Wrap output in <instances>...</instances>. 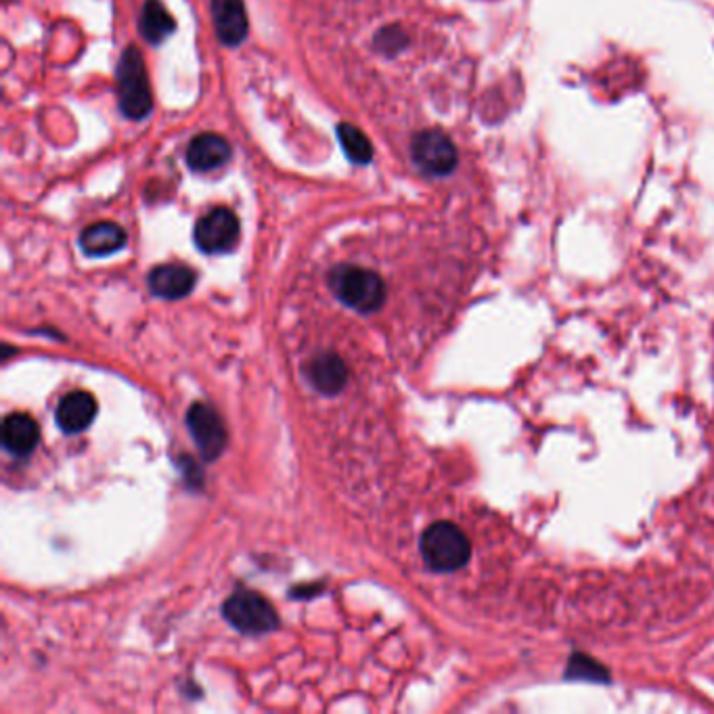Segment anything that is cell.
<instances>
[{
    "label": "cell",
    "mask_w": 714,
    "mask_h": 714,
    "mask_svg": "<svg viewBox=\"0 0 714 714\" xmlns=\"http://www.w3.org/2000/svg\"><path fill=\"white\" fill-rule=\"evenodd\" d=\"M411 156L417 168L430 177H446L460 163L455 143L442 131H423L415 135Z\"/></svg>",
    "instance_id": "obj_5"
},
{
    "label": "cell",
    "mask_w": 714,
    "mask_h": 714,
    "mask_svg": "<svg viewBox=\"0 0 714 714\" xmlns=\"http://www.w3.org/2000/svg\"><path fill=\"white\" fill-rule=\"evenodd\" d=\"M329 287L342 304L363 315L379 310L386 302V285L382 276L361 267H336L329 273Z\"/></svg>",
    "instance_id": "obj_1"
},
{
    "label": "cell",
    "mask_w": 714,
    "mask_h": 714,
    "mask_svg": "<svg viewBox=\"0 0 714 714\" xmlns=\"http://www.w3.org/2000/svg\"><path fill=\"white\" fill-rule=\"evenodd\" d=\"M409 45V36L398 27V25H388V27H382L375 38H373V46L386 55V57H394L398 55L405 46Z\"/></svg>",
    "instance_id": "obj_17"
},
{
    "label": "cell",
    "mask_w": 714,
    "mask_h": 714,
    "mask_svg": "<svg viewBox=\"0 0 714 714\" xmlns=\"http://www.w3.org/2000/svg\"><path fill=\"white\" fill-rule=\"evenodd\" d=\"M212 20L218 41L225 46H239L250 32L243 0H212Z\"/></svg>",
    "instance_id": "obj_8"
},
{
    "label": "cell",
    "mask_w": 714,
    "mask_h": 714,
    "mask_svg": "<svg viewBox=\"0 0 714 714\" xmlns=\"http://www.w3.org/2000/svg\"><path fill=\"white\" fill-rule=\"evenodd\" d=\"M138 27L147 43L161 45L177 30V22L160 0H147L143 7V13H140Z\"/></svg>",
    "instance_id": "obj_15"
},
{
    "label": "cell",
    "mask_w": 714,
    "mask_h": 714,
    "mask_svg": "<svg viewBox=\"0 0 714 714\" xmlns=\"http://www.w3.org/2000/svg\"><path fill=\"white\" fill-rule=\"evenodd\" d=\"M336 133H338V140H340L348 160L354 161L359 166L371 163V160H373V145L359 126L342 122V124H338Z\"/></svg>",
    "instance_id": "obj_16"
},
{
    "label": "cell",
    "mask_w": 714,
    "mask_h": 714,
    "mask_svg": "<svg viewBox=\"0 0 714 714\" xmlns=\"http://www.w3.org/2000/svg\"><path fill=\"white\" fill-rule=\"evenodd\" d=\"M225 619L241 633L246 635H262L273 631L279 619H276L275 608L253 591H235L223 605Z\"/></svg>",
    "instance_id": "obj_4"
},
{
    "label": "cell",
    "mask_w": 714,
    "mask_h": 714,
    "mask_svg": "<svg viewBox=\"0 0 714 714\" xmlns=\"http://www.w3.org/2000/svg\"><path fill=\"white\" fill-rule=\"evenodd\" d=\"M186 428L204 460L214 461L223 455L227 446V428L214 407L195 403L186 413Z\"/></svg>",
    "instance_id": "obj_7"
},
{
    "label": "cell",
    "mask_w": 714,
    "mask_h": 714,
    "mask_svg": "<svg viewBox=\"0 0 714 714\" xmlns=\"http://www.w3.org/2000/svg\"><path fill=\"white\" fill-rule=\"evenodd\" d=\"M197 275L184 264H160L149 273V290L163 299H181L193 292Z\"/></svg>",
    "instance_id": "obj_10"
},
{
    "label": "cell",
    "mask_w": 714,
    "mask_h": 714,
    "mask_svg": "<svg viewBox=\"0 0 714 714\" xmlns=\"http://www.w3.org/2000/svg\"><path fill=\"white\" fill-rule=\"evenodd\" d=\"M115 78H117V103L122 114L131 120H143L151 114L154 97L149 89L145 61L137 46L124 48L117 61Z\"/></svg>",
    "instance_id": "obj_2"
},
{
    "label": "cell",
    "mask_w": 714,
    "mask_h": 714,
    "mask_svg": "<svg viewBox=\"0 0 714 714\" xmlns=\"http://www.w3.org/2000/svg\"><path fill=\"white\" fill-rule=\"evenodd\" d=\"M41 440L38 423L25 413H11L2 421V444L9 453L25 457L30 455Z\"/></svg>",
    "instance_id": "obj_11"
},
{
    "label": "cell",
    "mask_w": 714,
    "mask_h": 714,
    "mask_svg": "<svg viewBox=\"0 0 714 714\" xmlns=\"http://www.w3.org/2000/svg\"><path fill=\"white\" fill-rule=\"evenodd\" d=\"M193 237L202 252H230L239 241V218L229 207H214L197 220Z\"/></svg>",
    "instance_id": "obj_6"
},
{
    "label": "cell",
    "mask_w": 714,
    "mask_h": 714,
    "mask_svg": "<svg viewBox=\"0 0 714 714\" xmlns=\"http://www.w3.org/2000/svg\"><path fill=\"white\" fill-rule=\"evenodd\" d=\"M55 417L64 432H84L97 417V400L89 392H71L59 403Z\"/></svg>",
    "instance_id": "obj_12"
},
{
    "label": "cell",
    "mask_w": 714,
    "mask_h": 714,
    "mask_svg": "<svg viewBox=\"0 0 714 714\" xmlns=\"http://www.w3.org/2000/svg\"><path fill=\"white\" fill-rule=\"evenodd\" d=\"M306 377L315 390L333 396V394L344 390L345 382H348V369L338 354L327 352V354H319L317 359L310 361V365L306 367Z\"/></svg>",
    "instance_id": "obj_13"
},
{
    "label": "cell",
    "mask_w": 714,
    "mask_h": 714,
    "mask_svg": "<svg viewBox=\"0 0 714 714\" xmlns=\"http://www.w3.org/2000/svg\"><path fill=\"white\" fill-rule=\"evenodd\" d=\"M568 677H587V679H608L605 668L599 667L598 662L585 658V656H575L570 660V668H568Z\"/></svg>",
    "instance_id": "obj_18"
},
{
    "label": "cell",
    "mask_w": 714,
    "mask_h": 714,
    "mask_svg": "<svg viewBox=\"0 0 714 714\" xmlns=\"http://www.w3.org/2000/svg\"><path fill=\"white\" fill-rule=\"evenodd\" d=\"M419 549L437 573H455L469 562L472 545L465 532L451 522H437L421 534Z\"/></svg>",
    "instance_id": "obj_3"
},
{
    "label": "cell",
    "mask_w": 714,
    "mask_h": 714,
    "mask_svg": "<svg viewBox=\"0 0 714 714\" xmlns=\"http://www.w3.org/2000/svg\"><path fill=\"white\" fill-rule=\"evenodd\" d=\"M126 241H128L126 230L115 223H94L80 235V248L91 258L120 252L126 246Z\"/></svg>",
    "instance_id": "obj_14"
},
{
    "label": "cell",
    "mask_w": 714,
    "mask_h": 714,
    "mask_svg": "<svg viewBox=\"0 0 714 714\" xmlns=\"http://www.w3.org/2000/svg\"><path fill=\"white\" fill-rule=\"evenodd\" d=\"M233 156L230 143L220 135L204 133L197 135L186 147V166L195 172H212L223 168Z\"/></svg>",
    "instance_id": "obj_9"
}]
</instances>
